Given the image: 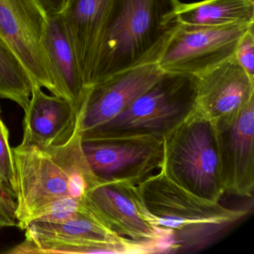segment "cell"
I'll list each match as a JSON object with an SVG mask.
<instances>
[{"label":"cell","instance_id":"6da1fadb","mask_svg":"<svg viewBox=\"0 0 254 254\" xmlns=\"http://www.w3.org/2000/svg\"><path fill=\"white\" fill-rule=\"evenodd\" d=\"M179 0H111L90 86L131 68L157 63L179 23Z\"/></svg>","mask_w":254,"mask_h":254},{"label":"cell","instance_id":"7a4b0ae2","mask_svg":"<svg viewBox=\"0 0 254 254\" xmlns=\"http://www.w3.org/2000/svg\"><path fill=\"white\" fill-rule=\"evenodd\" d=\"M12 150L17 182L14 214L22 230L48 203L63 197L84 198L101 184L83 151L78 126L63 145L41 148L20 144Z\"/></svg>","mask_w":254,"mask_h":254},{"label":"cell","instance_id":"3957f363","mask_svg":"<svg viewBox=\"0 0 254 254\" xmlns=\"http://www.w3.org/2000/svg\"><path fill=\"white\" fill-rule=\"evenodd\" d=\"M138 186L145 206L173 252L204 248L234 227L248 212L198 197L161 171Z\"/></svg>","mask_w":254,"mask_h":254},{"label":"cell","instance_id":"277c9868","mask_svg":"<svg viewBox=\"0 0 254 254\" xmlns=\"http://www.w3.org/2000/svg\"><path fill=\"white\" fill-rule=\"evenodd\" d=\"M160 171L171 181L202 198L219 202L225 193L218 129L197 107L163 138Z\"/></svg>","mask_w":254,"mask_h":254},{"label":"cell","instance_id":"5b68a950","mask_svg":"<svg viewBox=\"0 0 254 254\" xmlns=\"http://www.w3.org/2000/svg\"><path fill=\"white\" fill-rule=\"evenodd\" d=\"M197 83L193 75L163 72L128 108L81 134V139L140 136L163 139L197 107Z\"/></svg>","mask_w":254,"mask_h":254},{"label":"cell","instance_id":"8992f818","mask_svg":"<svg viewBox=\"0 0 254 254\" xmlns=\"http://www.w3.org/2000/svg\"><path fill=\"white\" fill-rule=\"evenodd\" d=\"M87 208L84 213L64 222L29 223L25 229L24 242L8 254L157 253L151 245L114 234Z\"/></svg>","mask_w":254,"mask_h":254},{"label":"cell","instance_id":"52a82bcc","mask_svg":"<svg viewBox=\"0 0 254 254\" xmlns=\"http://www.w3.org/2000/svg\"><path fill=\"white\" fill-rule=\"evenodd\" d=\"M87 207L110 231L151 245L157 253H173L172 245L145 206L139 186L102 183L85 197Z\"/></svg>","mask_w":254,"mask_h":254},{"label":"cell","instance_id":"ba28073f","mask_svg":"<svg viewBox=\"0 0 254 254\" xmlns=\"http://www.w3.org/2000/svg\"><path fill=\"white\" fill-rule=\"evenodd\" d=\"M254 23L220 26L179 24L157 60L164 72L199 77L234 57L241 38Z\"/></svg>","mask_w":254,"mask_h":254},{"label":"cell","instance_id":"9c48e42d","mask_svg":"<svg viewBox=\"0 0 254 254\" xmlns=\"http://www.w3.org/2000/svg\"><path fill=\"white\" fill-rule=\"evenodd\" d=\"M87 161L102 183L139 185L160 172L163 139L152 136H126L82 140Z\"/></svg>","mask_w":254,"mask_h":254},{"label":"cell","instance_id":"30bf717a","mask_svg":"<svg viewBox=\"0 0 254 254\" xmlns=\"http://www.w3.org/2000/svg\"><path fill=\"white\" fill-rule=\"evenodd\" d=\"M48 16L38 0H0V38L26 70L32 87L54 91L44 47Z\"/></svg>","mask_w":254,"mask_h":254},{"label":"cell","instance_id":"8fae6325","mask_svg":"<svg viewBox=\"0 0 254 254\" xmlns=\"http://www.w3.org/2000/svg\"><path fill=\"white\" fill-rule=\"evenodd\" d=\"M157 63L131 68L90 86L78 116L81 134L114 119L163 74Z\"/></svg>","mask_w":254,"mask_h":254},{"label":"cell","instance_id":"7c38bea8","mask_svg":"<svg viewBox=\"0 0 254 254\" xmlns=\"http://www.w3.org/2000/svg\"><path fill=\"white\" fill-rule=\"evenodd\" d=\"M254 100V79L234 57L197 77L196 104L217 128L228 126Z\"/></svg>","mask_w":254,"mask_h":254},{"label":"cell","instance_id":"4fadbf2b","mask_svg":"<svg viewBox=\"0 0 254 254\" xmlns=\"http://www.w3.org/2000/svg\"><path fill=\"white\" fill-rule=\"evenodd\" d=\"M217 129L225 193L251 197L254 189V100L233 123Z\"/></svg>","mask_w":254,"mask_h":254},{"label":"cell","instance_id":"5bb4252c","mask_svg":"<svg viewBox=\"0 0 254 254\" xmlns=\"http://www.w3.org/2000/svg\"><path fill=\"white\" fill-rule=\"evenodd\" d=\"M77 126L78 113L69 102L32 87L20 145L41 148L63 145L73 136Z\"/></svg>","mask_w":254,"mask_h":254},{"label":"cell","instance_id":"9a60e30c","mask_svg":"<svg viewBox=\"0 0 254 254\" xmlns=\"http://www.w3.org/2000/svg\"><path fill=\"white\" fill-rule=\"evenodd\" d=\"M44 47L53 77V95L66 99L78 116L88 88L60 14L48 16Z\"/></svg>","mask_w":254,"mask_h":254},{"label":"cell","instance_id":"2e32d148","mask_svg":"<svg viewBox=\"0 0 254 254\" xmlns=\"http://www.w3.org/2000/svg\"><path fill=\"white\" fill-rule=\"evenodd\" d=\"M111 2V0H65L60 13L87 88Z\"/></svg>","mask_w":254,"mask_h":254},{"label":"cell","instance_id":"e0dca14e","mask_svg":"<svg viewBox=\"0 0 254 254\" xmlns=\"http://www.w3.org/2000/svg\"><path fill=\"white\" fill-rule=\"evenodd\" d=\"M179 24L220 26L254 23V0H202L181 2L177 11Z\"/></svg>","mask_w":254,"mask_h":254},{"label":"cell","instance_id":"ac0fdd59","mask_svg":"<svg viewBox=\"0 0 254 254\" xmlns=\"http://www.w3.org/2000/svg\"><path fill=\"white\" fill-rule=\"evenodd\" d=\"M32 86L20 61L0 38V97L9 99L26 111Z\"/></svg>","mask_w":254,"mask_h":254},{"label":"cell","instance_id":"d6986e66","mask_svg":"<svg viewBox=\"0 0 254 254\" xmlns=\"http://www.w3.org/2000/svg\"><path fill=\"white\" fill-rule=\"evenodd\" d=\"M84 198L67 197L51 202L34 213L28 224L33 221L64 222L69 221L87 211Z\"/></svg>","mask_w":254,"mask_h":254},{"label":"cell","instance_id":"ffe728a7","mask_svg":"<svg viewBox=\"0 0 254 254\" xmlns=\"http://www.w3.org/2000/svg\"><path fill=\"white\" fill-rule=\"evenodd\" d=\"M0 184L15 200L16 182L14 154L9 144V132L0 119Z\"/></svg>","mask_w":254,"mask_h":254},{"label":"cell","instance_id":"44dd1931","mask_svg":"<svg viewBox=\"0 0 254 254\" xmlns=\"http://www.w3.org/2000/svg\"><path fill=\"white\" fill-rule=\"evenodd\" d=\"M234 58L239 66L254 79V24L248 28L238 43Z\"/></svg>","mask_w":254,"mask_h":254},{"label":"cell","instance_id":"7402d4cb","mask_svg":"<svg viewBox=\"0 0 254 254\" xmlns=\"http://www.w3.org/2000/svg\"><path fill=\"white\" fill-rule=\"evenodd\" d=\"M16 203L13 197L0 184V227H13L16 225Z\"/></svg>","mask_w":254,"mask_h":254},{"label":"cell","instance_id":"603a6c76","mask_svg":"<svg viewBox=\"0 0 254 254\" xmlns=\"http://www.w3.org/2000/svg\"><path fill=\"white\" fill-rule=\"evenodd\" d=\"M47 16L60 14L64 5L65 0H38Z\"/></svg>","mask_w":254,"mask_h":254},{"label":"cell","instance_id":"cb8c5ba5","mask_svg":"<svg viewBox=\"0 0 254 254\" xmlns=\"http://www.w3.org/2000/svg\"><path fill=\"white\" fill-rule=\"evenodd\" d=\"M1 229H2V228H1V227H0V230H1Z\"/></svg>","mask_w":254,"mask_h":254},{"label":"cell","instance_id":"d4e9b609","mask_svg":"<svg viewBox=\"0 0 254 254\" xmlns=\"http://www.w3.org/2000/svg\"><path fill=\"white\" fill-rule=\"evenodd\" d=\"M0 113H1V111H0Z\"/></svg>","mask_w":254,"mask_h":254}]
</instances>
